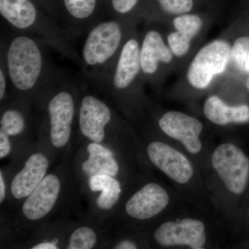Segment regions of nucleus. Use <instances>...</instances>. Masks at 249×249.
<instances>
[{"instance_id": "f257e3e1", "label": "nucleus", "mask_w": 249, "mask_h": 249, "mask_svg": "<svg viewBox=\"0 0 249 249\" xmlns=\"http://www.w3.org/2000/svg\"><path fill=\"white\" fill-rule=\"evenodd\" d=\"M42 41L26 33L14 30L1 43V58L11 87L26 99L39 97L62 73L50 62Z\"/></svg>"}, {"instance_id": "f03ea898", "label": "nucleus", "mask_w": 249, "mask_h": 249, "mask_svg": "<svg viewBox=\"0 0 249 249\" xmlns=\"http://www.w3.org/2000/svg\"><path fill=\"white\" fill-rule=\"evenodd\" d=\"M133 19L106 18L87 32L80 67L85 80L105 86L121 49L132 33Z\"/></svg>"}, {"instance_id": "7ed1b4c3", "label": "nucleus", "mask_w": 249, "mask_h": 249, "mask_svg": "<svg viewBox=\"0 0 249 249\" xmlns=\"http://www.w3.org/2000/svg\"><path fill=\"white\" fill-rule=\"evenodd\" d=\"M0 15L13 30L40 39L80 66V54L72 45L71 36L33 0H0Z\"/></svg>"}, {"instance_id": "20e7f679", "label": "nucleus", "mask_w": 249, "mask_h": 249, "mask_svg": "<svg viewBox=\"0 0 249 249\" xmlns=\"http://www.w3.org/2000/svg\"><path fill=\"white\" fill-rule=\"evenodd\" d=\"M72 80L61 73L41 95L46 98V114L54 147H65L71 137L77 113L78 89Z\"/></svg>"}, {"instance_id": "39448f33", "label": "nucleus", "mask_w": 249, "mask_h": 249, "mask_svg": "<svg viewBox=\"0 0 249 249\" xmlns=\"http://www.w3.org/2000/svg\"><path fill=\"white\" fill-rule=\"evenodd\" d=\"M231 50L230 45L222 40H213L204 46L188 67L187 78L190 85L198 89L208 88L214 76L227 70Z\"/></svg>"}, {"instance_id": "423d86ee", "label": "nucleus", "mask_w": 249, "mask_h": 249, "mask_svg": "<svg viewBox=\"0 0 249 249\" xmlns=\"http://www.w3.org/2000/svg\"><path fill=\"white\" fill-rule=\"evenodd\" d=\"M212 164L226 188L231 193L241 195L249 181V158L232 143H223L214 150Z\"/></svg>"}, {"instance_id": "0eeeda50", "label": "nucleus", "mask_w": 249, "mask_h": 249, "mask_svg": "<svg viewBox=\"0 0 249 249\" xmlns=\"http://www.w3.org/2000/svg\"><path fill=\"white\" fill-rule=\"evenodd\" d=\"M141 76L140 40L132 31L124 42L105 86L115 94H123L137 87Z\"/></svg>"}, {"instance_id": "6e6552de", "label": "nucleus", "mask_w": 249, "mask_h": 249, "mask_svg": "<svg viewBox=\"0 0 249 249\" xmlns=\"http://www.w3.org/2000/svg\"><path fill=\"white\" fill-rule=\"evenodd\" d=\"M77 114L81 134L91 142H102L106 128L114 119L107 103L94 95L85 93L78 101Z\"/></svg>"}, {"instance_id": "1a4fd4ad", "label": "nucleus", "mask_w": 249, "mask_h": 249, "mask_svg": "<svg viewBox=\"0 0 249 249\" xmlns=\"http://www.w3.org/2000/svg\"><path fill=\"white\" fill-rule=\"evenodd\" d=\"M71 37L82 35L105 18L104 0H56Z\"/></svg>"}, {"instance_id": "9d476101", "label": "nucleus", "mask_w": 249, "mask_h": 249, "mask_svg": "<svg viewBox=\"0 0 249 249\" xmlns=\"http://www.w3.org/2000/svg\"><path fill=\"white\" fill-rule=\"evenodd\" d=\"M154 238L163 247L188 246L193 249H203L206 240L204 223L188 218L163 223L155 231Z\"/></svg>"}, {"instance_id": "9b49d317", "label": "nucleus", "mask_w": 249, "mask_h": 249, "mask_svg": "<svg viewBox=\"0 0 249 249\" xmlns=\"http://www.w3.org/2000/svg\"><path fill=\"white\" fill-rule=\"evenodd\" d=\"M159 125L168 137L181 142L190 153L200 152L199 136L203 124L198 119L179 111H171L160 117Z\"/></svg>"}, {"instance_id": "f8f14e48", "label": "nucleus", "mask_w": 249, "mask_h": 249, "mask_svg": "<svg viewBox=\"0 0 249 249\" xmlns=\"http://www.w3.org/2000/svg\"><path fill=\"white\" fill-rule=\"evenodd\" d=\"M147 152L152 163L176 182L185 184L193 178L194 171L191 162L170 145L154 142L147 146Z\"/></svg>"}, {"instance_id": "ddd939ff", "label": "nucleus", "mask_w": 249, "mask_h": 249, "mask_svg": "<svg viewBox=\"0 0 249 249\" xmlns=\"http://www.w3.org/2000/svg\"><path fill=\"white\" fill-rule=\"evenodd\" d=\"M169 203V196L160 185H145L133 195L125 205V211L134 219H150L160 214Z\"/></svg>"}, {"instance_id": "4468645a", "label": "nucleus", "mask_w": 249, "mask_h": 249, "mask_svg": "<svg viewBox=\"0 0 249 249\" xmlns=\"http://www.w3.org/2000/svg\"><path fill=\"white\" fill-rule=\"evenodd\" d=\"M174 54L163 40L161 34L156 29L145 31L140 40V60L142 76L154 78L162 64H169Z\"/></svg>"}, {"instance_id": "2eb2a0df", "label": "nucleus", "mask_w": 249, "mask_h": 249, "mask_svg": "<svg viewBox=\"0 0 249 249\" xmlns=\"http://www.w3.org/2000/svg\"><path fill=\"white\" fill-rule=\"evenodd\" d=\"M60 192L56 175H46L40 184L28 196L22 206L23 214L29 220H38L53 209Z\"/></svg>"}, {"instance_id": "dca6fc26", "label": "nucleus", "mask_w": 249, "mask_h": 249, "mask_svg": "<svg viewBox=\"0 0 249 249\" xmlns=\"http://www.w3.org/2000/svg\"><path fill=\"white\" fill-rule=\"evenodd\" d=\"M49 160L45 155L35 153L26 161L24 168L14 177L11 183V194L19 199L30 196L45 178Z\"/></svg>"}, {"instance_id": "f3484780", "label": "nucleus", "mask_w": 249, "mask_h": 249, "mask_svg": "<svg viewBox=\"0 0 249 249\" xmlns=\"http://www.w3.org/2000/svg\"><path fill=\"white\" fill-rule=\"evenodd\" d=\"M173 24L176 31L168 34L167 42L174 55L180 58L189 52L192 40L202 28V19L197 15L185 14L177 16Z\"/></svg>"}, {"instance_id": "a211bd4d", "label": "nucleus", "mask_w": 249, "mask_h": 249, "mask_svg": "<svg viewBox=\"0 0 249 249\" xmlns=\"http://www.w3.org/2000/svg\"><path fill=\"white\" fill-rule=\"evenodd\" d=\"M204 113L210 121L219 125L245 124L249 121V106H229L216 96H210L206 100Z\"/></svg>"}, {"instance_id": "6ab92c4d", "label": "nucleus", "mask_w": 249, "mask_h": 249, "mask_svg": "<svg viewBox=\"0 0 249 249\" xmlns=\"http://www.w3.org/2000/svg\"><path fill=\"white\" fill-rule=\"evenodd\" d=\"M87 150L89 157L82 165V170L88 176L106 175L114 177L117 175L119 165L110 150L96 142L89 143Z\"/></svg>"}, {"instance_id": "aec40b11", "label": "nucleus", "mask_w": 249, "mask_h": 249, "mask_svg": "<svg viewBox=\"0 0 249 249\" xmlns=\"http://www.w3.org/2000/svg\"><path fill=\"white\" fill-rule=\"evenodd\" d=\"M90 189L93 192L101 191L96 199L99 209L109 211L119 201L121 193V184L114 177L106 175H96L90 177Z\"/></svg>"}, {"instance_id": "412c9836", "label": "nucleus", "mask_w": 249, "mask_h": 249, "mask_svg": "<svg viewBox=\"0 0 249 249\" xmlns=\"http://www.w3.org/2000/svg\"><path fill=\"white\" fill-rule=\"evenodd\" d=\"M21 108V106H9L1 113L0 130L9 137L20 135L27 127V114Z\"/></svg>"}, {"instance_id": "4be33fe9", "label": "nucleus", "mask_w": 249, "mask_h": 249, "mask_svg": "<svg viewBox=\"0 0 249 249\" xmlns=\"http://www.w3.org/2000/svg\"><path fill=\"white\" fill-rule=\"evenodd\" d=\"M142 0H104L105 18L132 19Z\"/></svg>"}, {"instance_id": "5701e85b", "label": "nucleus", "mask_w": 249, "mask_h": 249, "mask_svg": "<svg viewBox=\"0 0 249 249\" xmlns=\"http://www.w3.org/2000/svg\"><path fill=\"white\" fill-rule=\"evenodd\" d=\"M96 242L97 237L94 231L89 227H81L72 232L67 249H91Z\"/></svg>"}, {"instance_id": "b1692460", "label": "nucleus", "mask_w": 249, "mask_h": 249, "mask_svg": "<svg viewBox=\"0 0 249 249\" xmlns=\"http://www.w3.org/2000/svg\"><path fill=\"white\" fill-rule=\"evenodd\" d=\"M153 2L165 14L173 16L188 14L193 8V0H142L140 4Z\"/></svg>"}, {"instance_id": "393cba45", "label": "nucleus", "mask_w": 249, "mask_h": 249, "mask_svg": "<svg viewBox=\"0 0 249 249\" xmlns=\"http://www.w3.org/2000/svg\"><path fill=\"white\" fill-rule=\"evenodd\" d=\"M249 54V37L236 39L231 50V60L241 71L247 72V61Z\"/></svg>"}, {"instance_id": "a878e982", "label": "nucleus", "mask_w": 249, "mask_h": 249, "mask_svg": "<svg viewBox=\"0 0 249 249\" xmlns=\"http://www.w3.org/2000/svg\"><path fill=\"white\" fill-rule=\"evenodd\" d=\"M57 22L62 20L61 14L56 0H33Z\"/></svg>"}, {"instance_id": "bb28decb", "label": "nucleus", "mask_w": 249, "mask_h": 249, "mask_svg": "<svg viewBox=\"0 0 249 249\" xmlns=\"http://www.w3.org/2000/svg\"><path fill=\"white\" fill-rule=\"evenodd\" d=\"M11 86L9 75L3 60L0 58V101L2 102L7 94L9 87Z\"/></svg>"}, {"instance_id": "cd10ccee", "label": "nucleus", "mask_w": 249, "mask_h": 249, "mask_svg": "<svg viewBox=\"0 0 249 249\" xmlns=\"http://www.w3.org/2000/svg\"><path fill=\"white\" fill-rule=\"evenodd\" d=\"M11 150L9 136L0 130V159L5 158L9 155Z\"/></svg>"}, {"instance_id": "c85d7f7f", "label": "nucleus", "mask_w": 249, "mask_h": 249, "mask_svg": "<svg viewBox=\"0 0 249 249\" xmlns=\"http://www.w3.org/2000/svg\"><path fill=\"white\" fill-rule=\"evenodd\" d=\"M116 249H137V245L133 242L129 240H124L119 242L114 247Z\"/></svg>"}, {"instance_id": "c756f323", "label": "nucleus", "mask_w": 249, "mask_h": 249, "mask_svg": "<svg viewBox=\"0 0 249 249\" xmlns=\"http://www.w3.org/2000/svg\"><path fill=\"white\" fill-rule=\"evenodd\" d=\"M58 247L52 242H41L32 247V249H58Z\"/></svg>"}, {"instance_id": "7c9ffc66", "label": "nucleus", "mask_w": 249, "mask_h": 249, "mask_svg": "<svg viewBox=\"0 0 249 249\" xmlns=\"http://www.w3.org/2000/svg\"><path fill=\"white\" fill-rule=\"evenodd\" d=\"M6 196V186L3 178L2 172H0V202L2 203Z\"/></svg>"}, {"instance_id": "2f4dec72", "label": "nucleus", "mask_w": 249, "mask_h": 249, "mask_svg": "<svg viewBox=\"0 0 249 249\" xmlns=\"http://www.w3.org/2000/svg\"><path fill=\"white\" fill-rule=\"evenodd\" d=\"M247 72H249V54L248 58H247Z\"/></svg>"}, {"instance_id": "473e14b6", "label": "nucleus", "mask_w": 249, "mask_h": 249, "mask_svg": "<svg viewBox=\"0 0 249 249\" xmlns=\"http://www.w3.org/2000/svg\"><path fill=\"white\" fill-rule=\"evenodd\" d=\"M246 85H247V88L249 92V76L248 77V78H247V81H246Z\"/></svg>"}, {"instance_id": "72a5a7b5", "label": "nucleus", "mask_w": 249, "mask_h": 249, "mask_svg": "<svg viewBox=\"0 0 249 249\" xmlns=\"http://www.w3.org/2000/svg\"></svg>"}]
</instances>
